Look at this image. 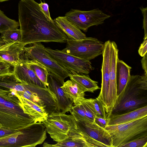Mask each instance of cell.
<instances>
[{
  "instance_id": "32",
  "label": "cell",
  "mask_w": 147,
  "mask_h": 147,
  "mask_svg": "<svg viewBox=\"0 0 147 147\" xmlns=\"http://www.w3.org/2000/svg\"><path fill=\"white\" fill-rule=\"evenodd\" d=\"M39 5L43 12L48 20L51 21H54V20L51 17L48 5L45 3L42 2H41L39 3Z\"/></svg>"
},
{
  "instance_id": "36",
  "label": "cell",
  "mask_w": 147,
  "mask_h": 147,
  "mask_svg": "<svg viewBox=\"0 0 147 147\" xmlns=\"http://www.w3.org/2000/svg\"><path fill=\"white\" fill-rule=\"evenodd\" d=\"M5 134V132L3 131L0 130V136H2Z\"/></svg>"
},
{
  "instance_id": "16",
  "label": "cell",
  "mask_w": 147,
  "mask_h": 147,
  "mask_svg": "<svg viewBox=\"0 0 147 147\" xmlns=\"http://www.w3.org/2000/svg\"><path fill=\"white\" fill-rule=\"evenodd\" d=\"M146 116H147V105L122 113L111 114L108 118V125L127 123Z\"/></svg>"
},
{
  "instance_id": "24",
  "label": "cell",
  "mask_w": 147,
  "mask_h": 147,
  "mask_svg": "<svg viewBox=\"0 0 147 147\" xmlns=\"http://www.w3.org/2000/svg\"><path fill=\"white\" fill-rule=\"evenodd\" d=\"M69 77L70 80L74 81L80 86L85 92L93 93L100 88L98 85V82L91 79L88 75L70 74Z\"/></svg>"
},
{
  "instance_id": "2",
  "label": "cell",
  "mask_w": 147,
  "mask_h": 147,
  "mask_svg": "<svg viewBox=\"0 0 147 147\" xmlns=\"http://www.w3.org/2000/svg\"><path fill=\"white\" fill-rule=\"evenodd\" d=\"M16 91L0 88V125L13 129H22L30 123L32 118L25 113Z\"/></svg>"
},
{
  "instance_id": "12",
  "label": "cell",
  "mask_w": 147,
  "mask_h": 147,
  "mask_svg": "<svg viewBox=\"0 0 147 147\" xmlns=\"http://www.w3.org/2000/svg\"><path fill=\"white\" fill-rule=\"evenodd\" d=\"M75 120L77 129L82 134L102 144L106 147H113L111 135L105 128L100 127L94 122Z\"/></svg>"
},
{
  "instance_id": "17",
  "label": "cell",
  "mask_w": 147,
  "mask_h": 147,
  "mask_svg": "<svg viewBox=\"0 0 147 147\" xmlns=\"http://www.w3.org/2000/svg\"><path fill=\"white\" fill-rule=\"evenodd\" d=\"M20 98L24 113L34 118L36 123L47 119L48 114L42 107L21 96L20 95Z\"/></svg>"
},
{
  "instance_id": "13",
  "label": "cell",
  "mask_w": 147,
  "mask_h": 147,
  "mask_svg": "<svg viewBox=\"0 0 147 147\" xmlns=\"http://www.w3.org/2000/svg\"><path fill=\"white\" fill-rule=\"evenodd\" d=\"M47 88L55 95L57 102V111L65 113L70 112L73 102L66 96L61 87L64 84L53 75L49 73Z\"/></svg>"
},
{
  "instance_id": "33",
  "label": "cell",
  "mask_w": 147,
  "mask_h": 147,
  "mask_svg": "<svg viewBox=\"0 0 147 147\" xmlns=\"http://www.w3.org/2000/svg\"><path fill=\"white\" fill-rule=\"evenodd\" d=\"M94 122L100 127L105 128L108 125V118L105 119L95 117L94 119Z\"/></svg>"
},
{
  "instance_id": "7",
  "label": "cell",
  "mask_w": 147,
  "mask_h": 147,
  "mask_svg": "<svg viewBox=\"0 0 147 147\" xmlns=\"http://www.w3.org/2000/svg\"><path fill=\"white\" fill-rule=\"evenodd\" d=\"M46 51L60 66L71 74L88 75L94 69L89 61L67 53L61 50L45 48Z\"/></svg>"
},
{
  "instance_id": "21",
  "label": "cell",
  "mask_w": 147,
  "mask_h": 147,
  "mask_svg": "<svg viewBox=\"0 0 147 147\" xmlns=\"http://www.w3.org/2000/svg\"><path fill=\"white\" fill-rule=\"evenodd\" d=\"M24 47L21 42L14 43L6 50L0 51V56L2 60L13 66L21 60Z\"/></svg>"
},
{
  "instance_id": "38",
  "label": "cell",
  "mask_w": 147,
  "mask_h": 147,
  "mask_svg": "<svg viewBox=\"0 0 147 147\" xmlns=\"http://www.w3.org/2000/svg\"><path fill=\"white\" fill-rule=\"evenodd\" d=\"M0 59H1V57H0Z\"/></svg>"
},
{
  "instance_id": "29",
  "label": "cell",
  "mask_w": 147,
  "mask_h": 147,
  "mask_svg": "<svg viewBox=\"0 0 147 147\" xmlns=\"http://www.w3.org/2000/svg\"><path fill=\"white\" fill-rule=\"evenodd\" d=\"M70 112L76 120L91 122L86 116L84 110L79 103L74 104Z\"/></svg>"
},
{
  "instance_id": "26",
  "label": "cell",
  "mask_w": 147,
  "mask_h": 147,
  "mask_svg": "<svg viewBox=\"0 0 147 147\" xmlns=\"http://www.w3.org/2000/svg\"><path fill=\"white\" fill-rule=\"evenodd\" d=\"M82 100L91 109L95 117L106 119L107 115L102 103L96 98L87 99L84 97Z\"/></svg>"
},
{
  "instance_id": "15",
  "label": "cell",
  "mask_w": 147,
  "mask_h": 147,
  "mask_svg": "<svg viewBox=\"0 0 147 147\" xmlns=\"http://www.w3.org/2000/svg\"><path fill=\"white\" fill-rule=\"evenodd\" d=\"M13 74L15 78L21 83L34 84L46 88L44 84L28 66L24 59L13 66Z\"/></svg>"
},
{
  "instance_id": "22",
  "label": "cell",
  "mask_w": 147,
  "mask_h": 147,
  "mask_svg": "<svg viewBox=\"0 0 147 147\" xmlns=\"http://www.w3.org/2000/svg\"><path fill=\"white\" fill-rule=\"evenodd\" d=\"M67 97L76 104L81 98L84 97L85 92L76 82L72 80L64 82L61 87Z\"/></svg>"
},
{
  "instance_id": "23",
  "label": "cell",
  "mask_w": 147,
  "mask_h": 147,
  "mask_svg": "<svg viewBox=\"0 0 147 147\" xmlns=\"http://www.w3.org/2000/svg\"><path fill=\"white\" fill-rule=\"evenodd\" d=\"M21 36L20 29L9 30L1 33L0 51L5 50L12 44L20 42Z\"/></svg>"
},
{
  "instance_id": "19",
  "label": "cell",
  "mask_w": 147,
  "mask_h": 147,
  "mask_svg": "<svg viewBox=\"0 0 147 147\" xmlns=\"http://www.w3.org/2000/svg\"><path fill=\"white\" fill-rule=\"evenodd\" d=\"M131 68L122 60L118 59L116 64V80L117 95L119 96L125 89L129 80Z\"/></svg>"
},
{
  "instance_id": "31",
  "label": "cell",
  "mask_w": 147,
  "mask_h": 147,
  "mask_svg": "<svg viewBox=\"0 0 147 147\" xmlns=\"http://www.w3.org/2000/svg\"><path fill=\"white\" fill-rule=\"evenodd\" d=\"M143 16V28L144 30V38L147 37V7L144 8L141 7L140 8Z\"/></svg>"
},
{
  "instance_id": "28",
  "label": "cell",
  "mask_w": 147,
  "mask_h": 147,
  "mask_svg": "<svg viewBox=\"0 0 147 147\" xmlns=\"http://www.w3.org/2000/svg\"><path fill=\"white\" fill-rule=\"evenodd\" d=\"M147 147V132L142 133L121 145L120 147Z\"/></svg>"
},
{
  "instance_id": "9",
  "label": "cell",
  "mask_w": 147,
  "mask_h": 147,
  "mask_svg": "<svg viewBox=\"0 0 147 147\" xmlns=\"http://www.w3.org/2000/svg\"><path fill=\"white\" fill-rule=\"evenodd\" d=\"M118 129L109 131L113 147H120L122 144L147 131V116L129 122L121 124Z\"/></svg>"
},
{
  "instance_id": "8",
  "label": "cell",
  "mask_w": 147,
  "mask_h": 147,
  "mask_svg": "<svg viewBox=\"0 0 147 147\" xmlns=\"http://www.w3.org/2000/svg\"><path fill=\"white\" fill-rule=\"evenodd\" d=\"M65 16L69 22L85 32L90 27L102 24L111 17L98 8L88 11L71 9Z\"/></svg>"
},
{
  "instance_id": "37",
  "label": "cell",
  "mask_w": 147,
  "mask_h": 147,
  "mask_svg": "<svg viewBox=\"0 0 147 147\" xmlns=\"http://www.w3.org/2000/svg\"><path fill=\"white\" fill-rule=\"evenodd\" d=\"M9 0H0V2H3L5 1H8Z\"/></svg>"
},
{
  "instance_id": "14",
  "label": "cell",
  "mask_w": 147,
  "mask_h": 147,
  "mask_svg": "<svg viewBox=\"0 0 147 147\" xmlns=\"http://www.w3.org/2000/svg\"><path fill=\"white\" fill-rule=\"evenodd\" d=\"M111 59L110 70L109 99L110 114L112 113L117 98V87L116 80V64L119 50L114 41H111Z\"/></svg>"
},
{
  "instance_id": "35",
  "label": "cell",
  "mask_w": 147,
  "mask_h": 147,
  "mask_svg": "<svg viewBox=\"0 0 147 147\" xmlns=\"http://www.w3.org/2000/svg\"><path fill=\"white\" fill-rule=\"evenodd\" d=\"M141 62L142 68L144 71V75L147 76V53L143 57Z\"/></svg>"
},
{
  "instance_id": "5",
  "label": "cell",
  "mask_w": 147,
  "mask_h": 147,
  "mask_svg": "<svg viewBox=\"0 0 147 147\" xmlns=\"http://www.w3.org/2000/svg\"><path fill=\"white\" fill-rule=\"evenodd\" d=\"M32 44L30 46L24 47L21 59L37 61L42 65L49 73L64 83L65 79L70 74L53 59L41 42Z\"/></svg>"
},
{
  "instance_id": "10",
  "label": "cell",
  "mask_w": 147,
  "mask_h": 147,
  "mask_svg": "<svg viewBox=\"0 0 147 147\" xmlns=\"http://www.w3.org/2000/svg\"><path fill=\"white\" fill-rule=\"evenodd\" d=\"M22 83L28 91L26 99L42 107L48 114L57 111L56 96L47 87Z\"/></svg>"
},
{
  "instance_id": "4",
  "label": "cell",
  "mask_w": 147,
  "mask_h": 147,
  "mask_svg": "<svg viewBox=\"0 0 147 147\" xmlns=\"http://www.w3.org/2000/svg\"><path fill=\"white\" fill-rule=\"evenodd\" d=\"M53 140L59 142L78 131L75 120L71 115L57 111L48 114L42 122Z\"/></svg>"
},
{
  "instance_id": "3",
  "label": "cell",
  "mask_w": 147,
  "mask_h": 147,
  "mask_svg": "<svg viewBox=\"0 0 147 147\" xmlns=\"http://www.w3.org/2000/svg\"><path fill=\"white\" fill-rule=\"evenodd\" d=\"M147 103V76H131L126 86L117 96L111 114H119L134 110Z\"/></svg>"
},
{
  "instance_id": "11",
  "label": "cell",
  "mask_w": 147,
  "mask_h": 147,
  "mask_svg": "<svg viewBox=\"0 0 147 147\" xmlns=\"http://www.w3.org/2000/svg\"><path fill=\"white\" fill-rule=\"evenodd\" d=\"M111 41L109 40L104 44L102 54L103 59L101 69V86L99 94L97 98L103 105L108 117L110 115L109 91L111 54Z\"/></svg>"
},
{
  "instance_id": "25",
  "label": "cell",
  "mask_w": 147,
  "mask_h": 147,
  "mask_svg": "<svg viewBox=\"0 0 147 147\" xmlns=\"http://www.w3.org/2000/svg\"><path fill=\"white\" fill-rule=\"evenodd\" d=\"M24 59L28 66L47 86L48 84L47 79L49 73L47 69L37 61L27 59Z\"/></svg>"
},
{
  "instance_id": "27",
  "label": "cell",
  "mask_w": 147,
  "mask_h": 147,
  "mask_svg": "<svg viewBox=\"0 0 147 147\" xmlns=\"http://www.w3.org/2000/svg\"><path fill=\"white\" fill-rule=\"evenodd\" d=\"M19 27L18 21L8 18L0 9V33L9 30L18 29Z\"/></svg>"
},
{
  "instance_id": "18",
  "label": "cell",
  "mask_w": 147,
  "mask_h": 147,
  "mask_svg": "<svg viewBox=\"0 0 147 147\" xmlns=\"http://www.w3.org/2000/svg\"><path fill=\"white\" fill-rule=\"evenodd\" d=\"M53 20L68 38L78 40L83 39L86 37L85 34L69 22L65 16H59Z\"/></svg>"
},
{
  "instance_id": "1",
  "label": "cell",
  "mask_w": 147,
  "mask_h": 147,
  "mask_svg": "<svg viewBox=\"0 0 147 147\" xmlns=\"http://www.w3.org/2000/svg\"><path fill=\"white\" fill-rule=\"evenodd\" d=\"M18 16L20 42L24 46L41 42L66 43L68 38L54 21L47 18L34 0H20Z\"/></svg>"
},
{
  "instance_id": "30",
  "label": "cell",
  "mask_w": 147,
  "mask_h": 147,
  "mask_svg": "<svg viewBox=\"0 0 147 147\" xmlns=\"http://www.w3.org/2000/svg\"><path fill=\"white\" fill-rule=\"evenodd\" d=\"M13 74L11 65L2 59H0V78Z\"/></svg>"
},
{
  "instance_id": "6",
  "label": "cell",
  "mask_w": 147,
  "mask_h": 147,
  "mask_svg": "<svg viewBox=\"0 0 147 147\" xmlns=\"http://www.w3.org/2000/svg\"><path fill=\"white\" fill-rule=\"evenodd\" d=\"M66 43L62 51L88 61L102 54L104 44L95 38L86 37L78 40L68 38Z\"/></svg>"
},
{
  "instance_id": "20",
  "label": "cell",
  "mask_w": 147,
  "mask_h": 147,
  "mask_svg": "<svg viewBox=\"0 0 147 147\" xmlns=\"http://www.w3.org/2000/svg\"><path fill=\"white\" fill-rule=\"evenodd\" d=\"M43 146L46 147H91L90 145L84 138L82 134L78 130L77 132L70 135L67 138L63 141L58 142L54 144H51L47 143H44Z\"/></svg>"
},
{
  "instance_id": "34",
  "label": "cell",
  "mask_w": 147,
  "mask_h": 147,
  "mask_svg": "<svg viewBox=\"0 0 147 147\" xmlns=\"http://www.w3.org/2000/svg\"><path fill=\"white\" fill-rule=\"evenodd\" d=\"M144 39L138 50L139 54L142 57L144 56L147 52V37L144 38Z\"/></svg>"
}]
</instances>
